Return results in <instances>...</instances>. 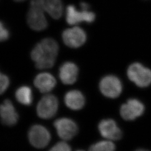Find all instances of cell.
<instances>
[{"mask_svg": "<svg viewBox=\"0 0 151 151\" xmlns=\"http://www.w3.org/2000/svg\"><path fill=\"white\" fill-rule=\"evenodd\" d=\"M58 52L57 42L52 38H45L32 49L31 57L37 68L48 69L54 65Z\"/></svg>", "mask_w": 151, "mask_h": 151, "instance_id": "obj_1", "label": "cell"}, {"mask_svg": "<svg viewBox=\"0 0 151 151\" xmlns=\"http://www.w3.org/2000/svg\"><path fill=\"white\" fill-rule=\"evenodd\" d=\"M127 75L130 80L137 86L146 87L151 84V70L139 63L130 65L127 70Z\"/></svg>", "mask_w": 151, "mask_h": 151, "instance_id": "obj_2", "label": "cell"}, {"mask_svg": "<svg viewBox=\"0 0 151 151\" xmlns=\"http://www.w3.org/2000/svg\"><path fill=\"white\" fill-rule=\"evenodd\" d=\"M43 10L32 2L27 12V22L33 30L40 32L45 30L48 27V22L45 16Z\"/></svg>", "mask_w": 151, "mask_h": 151, "instance_id": "obj_3", "label": "cell"}, {"mask_svg": "<svg viewBox=\"0 0 151 151\" xmlns=\"http://www.w3.org/2000/svg\"><path fill=\"white\" fill-rule=\"evenodd\" d=\"M58 106L59 103L57 97L54 95L48 94L39 101L37 107V113L40 118L50 119L57 113Z\"/></svg>", "mask_w": 151, "mask_h": 151, "instance_id": "obj_4", "label": "cell"}, {"mask_svg": "<svg viewBox=\"0 0 151 151\" xmlns=\"http://www.w3.org/2000/svg\"><path fill=\"white\" fill-rule=\"evenodd\" d=\"M30 143L37 148H43L47 146L51 139V135L48 130L41 125H34L28 132Z\"/></svg>", "mask_w": 151, "mask_h": 151, "instance_id": "obj_5", "label": "cell"}, {"mask_svg": "<svg viewBox=\"0 0 151 151\" xmlns=\"http://www.w3.org/2000/svg\"><path fill=\"white\" fill-rule=\"evenodd\" d=\"M65 19L67 22L70 25H75L82 22L91 23L94 22L95 14L88 10L81 9V10H78L75 6L69 5L66 9Z\"/></svg>", "mask_w": 151, "mask_h": 151, "instance_id": "obj_6", "label": "cell"}, {"mask_svg": "<svg viewBox=\"0 0 151 151\" xmlns=\"http://www.w3.org/2000/svg\"><path fill=\"white\" fill-rule=\"evenodd\" d=\"M100 90L103 95L109 98L118 97L122 91V84L119 78L113 75L104 77L100 82Z\"/></svg>", "mask_w": 151, "mask_h": 151, "instance_id": "obj_7", "label": "cell"}, {"mask_svg": "<svg viewBox=\"0 0 151 151\" xmlns=\"http://www.w3.org/2000/svg\"><path fill=\"white\" fill-rule=\"evenodd\" d=\"M62 36L65 44L72 48H79L86 41V32L78 27H74L65 30Z\"/></svg>", "mask_w": 151, "mask_h": 151, "instance_id": "obj_8", "label": "cell"}, {"mask_svg": "<svg viewBox=\"0 0 151 151\" xmlns=\"http://www.w3.org/2000/svg\"><path fill=\"white\" fill-rule=\"evenodd\" d=\"M54 126L60 138L65 140H70L78 132V127L72 119L62 118L56 120Z\"/></svg>", "mask_w": 151, "mask_h": 151, "instance_id": "obj_9", "label": "cell"}, {"mask_svg": "<svg viewBox=\"0 0 151 151\" xmlns=\"http://www.w3.org/2000/svg\"><path fill=\"white\" fill-rule=\"evenodd\" d=\"M145 111V106L137 99H129L127 103L122 105L120 113L126 120H133L141 116Z\"/></svg>", "mask_w": 151, "mask_h": 151, "instance_id": "obj_10", "label": "cell"}, {"mask_svg": "<svg viewBox=\"0 0 151 151\" xmlns=\"http://www.w3.org/2000/svg\"><path fill=\"white\" fill-rule=\"evenodd\" d=\"M101 135L106 139L117 140L122 136V132L113 119H105L100 122L98 126Z\"/></svg>", "mask_w": 151, "mask_h": 151, "instance_id": "obj_11", "label": "cell"}, {"mask_svg": "<svg viewBox=\"0 0 151 151\" xmlns=\"http://www.w3.org/2000/svg\"><path fill=\"white\" fill-rule=\"evenodd\" d=\"M31 2L40 7L54 19H59L63 12L61 0H32Z\"/></svg>", "mask_w": 151, "mask_h": 151, "instance_id": "obj_12", "label": "cell"}, {"mask_svg": "<svg viewBox=\"0 0 151 151\" xmlns=\"http://www.w3.org/2000/svg\"><path fill=\"white\" fill-rule=\"evenodd\" d=\"M0 118L2 123L7 126H13L17 123L19 115L10 100H5L0 105Z\"/></svg>", "mask_w": 151, "mask_h": 151, "instance_id": "obj_13", "label": "cell"}, {"mask_svg": "<svg viewBox=\"0 0 151 151\" xmlns=\"http://www.w3.org/2000/svg\"><path fill=\"white\" fill-rule=\"evenodd\" d=\"M78 74V67L73 62H65L60 67V80L65 85L73 84L77 81Z\"/></svg>", "mask_w": 151, "mask_h": 151, "instance_id": "obj_14", "label": "cell"}, {"mask_svg": "<svg viewBox=\"0 0 151 151\" xmlns=\"http://www.w3.org/2000/svg\"><path fill=\"white\" fill-rule=\"evenodd\" d=\"M35 86L42 93H48L54 88L57 82L54 76L48 72L39 73L34 79Z\"/></svg>", "mask_w": 151, "mask_h": 151, "instance_id": "obj_15", "label": "cell"}, {"mask_svg": "<svg viewBox=\"0 0 151 151\" xmlns=\"http://www.w3.org/2000/svg\"><path fill=\"white\" fill-rule=\"evenodd\" d=\"M65 102L68 108L78 110L84 106L85 98L81 92L76 90H71L65 95Z\"/></svg>", "mask_w": 151, "mask_h": 151, "instance_id": "obj_16", "label": "cell"}, {"mask_svg": "<svg viewBox=\"0 0 151 151\" xmlns=\"http://www.w3.org/2000/svg\"><path fill=\"white\" fill-rule=\"evenodd\" d=\"M15 97L19 103L25 106H30L32 104V88L27 86L19 87L15 92Z\"/></svg>", "mask_w": 151, "mask_h": 151, "instance_id": "obj_17", "label": "cell"}, {"mask_svg": "<svg viewBox=\"0 0 151 151\" xmlns=\"http://www.w3.org/2000/svg\"><path fill=\"white\" fill-rule=\"evenodd\" d=\"M115 149V146L112 140H103L99 142L90 146L89 150L91 151H113Z\"/></svg>", "mask_w": 151, "mask_h": 151, "instance_id": "obj_18", "label": "cell"}, {"mask_svg": "<svg viewBox=\"0 0 151 151\" xmlns=\"http://www.w3.org/2000/svg\"><path fill=\"white\" fill-rule=\"evenodd\" d=\"M10 85L9 78L0 72V95L4 93Z\"/></svg>", "mask_w": 151, "mask_h": 151, "instance_id": "obj_19", "label": "cell"}, {"mask_svg": "<svg viewBox=\"0 0 151 151\" xmlns=\"http://www.w3.org/2000/svg\"><path fill=\"white\" fill-rule=\"evenodd\" d=\"M70 146L65 142L57 143L50 150V151H70Z\"/></svg>", "mask_w": 151, "mask_h": 151, "instance_id": "obj_20", "label": "cell"}, {"mask_svg": "<svg viewBox=\"0 0 151 151\" xmlns=\"http://www.w3.org/2000/svg\"><path fill=\"white\" fill-rule=\"evenodd\" d=\"M10 37V32L6 27L4 24L0 22V42H4L7 40Z\"/></svg>", "mask_w": 151, "mask_h": 151, "instance_id": "obj_21", "label": "cell"}, {"mask_svg": "<svg viewBox=\"0 0 151 151\" xmlns=\"http://www.w3.org/2000/svg\"><path fill=\"white\" fill-rule=\"evenodd\" d=\"M14 1H16V2H22V1H24L25 0H14Z\"/></svg>", "mask_w": 151, "mask_h": 151, "instance_id": "obj_22", "label": "cell"}]
</instances>
